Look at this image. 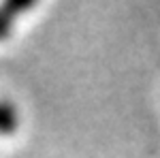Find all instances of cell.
I'll use <instances>...</instances> for the list:
<instances>
[{"label": "cell", "mask_w": 160, "mask_h": 158, "mask_svg": "<svg viewBox=\"0 0 160 158\" xmlns=\"http://www.w3.org/2000/svg\"><path fill=\"white\" fill-rule=\"evenodd\" d=\"M17 126H19V113L15 109V105L11 100L0 98V139L13 135L17 130Z\"/></svg>", "instance_id": "cell-1"}, {"label": "cell", "mask_w": 160, "mask_h": 158, "mask_svg": "<svg viewBox=\"0 0 160 158\" xmlns=\"http://www.w3.org/2000/svg\"><path fill=\"white\" fill-rule=\"evenodd\" d=\"M11 22H13V17H4V15H0V38L7 37V32L11 30Z\"/></svg>", "instance_id": "cell-2"}]
</instances>
